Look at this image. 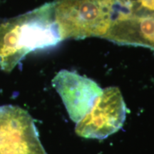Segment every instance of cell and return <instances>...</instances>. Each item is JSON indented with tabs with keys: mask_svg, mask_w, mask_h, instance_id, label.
Instances as JSON below:
<instances>
[{
	"mask_svg": "<svg viewBox=\"0 0 154 154\" xmlns=\"http://www.w3.org/2000/svg\"><path fill=\"white\" fill-rule=\"evenodd\" d=\"M126 116V107L118 87L103 90L94 106L76 123V133L86 138L103 139L122 127Z\"/></svg>",
	"mask_w": 154,
	"mask_h": 154,
	"instance_id": "cell-5",
	"label": "cell"
},
{
	"mask_svg": "<svg viewBox=\"0 0 154 154\" xmlns=\"http://www.w3.org/2000/svg\"><path fill=\"white\" fill-rule=\"evenodd\" d=\"M61 41L52 2L0 23V69L10 72L29 53Z\"/></svg>",
	"mask_w": 154,
	"mask_h": 154,
	"instance_id": "cell-1",
	"label": "cell"
},
{
	"mask_svg": "<svg viewBox=\"0 0 154 154\" xmlns=\"http://www.w3.org/2000/svg\"><path fill=\"white\" fill-rule=\"evenodd\" d=\"M0 154H47L34 119L22 108L0 106Z\"/></svg>",
	"mask_w": 154,
	"mask_h": 154,
	"instance_id": "cell-4",
	"label": "cell"
},
{
	"mask_svg": "<svg viewBox=\"0 0 154 154\" xmlns=\"http://www.w3.org/2000/svg\"><path fill=\"white\" fill-rule=\"evenodd\" d=\"M52 85L60 95L69 117L76 123L89 112L103 92L91 79L65 69L54 76Z\"/></svg>",
	"mask_w": 154,
	"mask_h": 154,
	"instance_id": "cell-6",
	"label": "cell"
},
{
	"mask_svg": "<svg viewBox=\"0 0 154 154\" xmlns=\"http://www.w3.org/2000/svg\"><path fill=\"white\" fill-rule=\"evenodd\" d=\"M55 22L61 39L104 38L111 24V0H54Z\"/></svg>",
	"mask_w": 154,
	"mask_h": 154,
	"instance_id": "cell-2",
	"label": "cell"
},
{
	"mask_svg": "<svg viewBox=\"0 0 154 154\" xmlns=\"http://www.w3.org/2000/svg\"><path fill=\"white\" fill-rule=\"evenodd\" d=\"M111 8L104 39L154 51V0H111Z\"/></svg>",
	"mask_w": 154,
	"mask_h": 154,
	"instance_id": "cell-3",
	"label": "cell"
}]
</instances>
